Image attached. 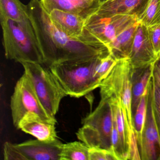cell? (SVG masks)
<instances>
[{
  "label": "cell",
  "instance_id": "cell-1",
  "mask_svg": "<svg viewBox=\"0 0 160 160\" xmlns=\"http://www.w3.org/2000/svg\"><path fill=\"white\" fill-rule=\"evenodd\" d=\"M27 6L45 64L48 67L64 62L110 54L108 48L87 28L79 37H71L60 29L40 0H30Z\"/></svg>",
  "mask_w": 160,
  "mask_h": 160
},
{
  "label": "cell",
  "instance_id": "cell-2",
  "mask_svg": "<svg viewBox=\"0 0 160 160\" xmlns=\"http://www.w3.org/2000/svg\"><path fill=\"white\" fill-rule=\"evenodd\" d=\"M2 43L7 59L45 64L44 59L30 20L0 19Z\"/></svg>",
  "mask_w": 160,
  "mask_h": 160
},
{
  "label": "cell",
  "instance_id": "cell-3",
  "mask_svg": "<svg viewBox=\"0 0 160 160\" xmlns=\"http://www.w3.org/2000/svg\"><path fill=\"white\" fill-rule=\"evenodd\" d=\"M102 57L69 61L48 67L58 79L67 95L80 98L100 88L102 83L94 78V72L97 62Z\"/></svg>",
  "mask_w": 160,
  "mask_h": 160
},
{
  "label": "cell",
  "instance_id": "cell-4",
  "mask_svg": "<svg viewBox=\"0 0 160 160\" xmlns=\"http://www.w3.org/2000/svg\"><path fill=\"white\" fill-rule=\"evenodd\" d=\"M132 72L128 58L117 60L100 87L101 98L121 100L128 142L130 136L135 132L132 110Z\"/></svg>",
  "mask_w": 160,
  "mask_h": 160
},
{
  "label": "cell",
  "instance_id": "cell-5",
  "mask_svg": "<svg viewBox=\"0 0 160 160\" xmlns=\"http://www.w3.org/2000/svg\"><path fill=\"white\" fill-rule=\"evenodd\" d=\"M24 73L30 80L35 92L47 112L55 118L62 100L67 94L49 67L31 62L21 63Z\"/></svg>",
  "mask_w": 160,
  "mask_h": 160
},
{
  "label": "cell",
  "instance_id": "cell-6",
  "mask_svg": "<svg viewBox=\"0 0 160 160\" xmlns=\"http://www.w3.org/2000/svg\"><path fill=\"white\" fill-rule=\"evenodd\" d=\"M78 138L89 148L99 147L111 150L113 112L108 100L101 98L99 105L82 121Z\"/></svg>",
  "mask_w": 160,
  "mask_h": 160
},
{
  "label": "cell",
  "instance_id": "cell-7",
  "mask_svg": "<svg viewBox=\"0 0 160 160\" xmlns=\"http://www.w3.org/2000/svg\"><path fill=\"white\" fill-rule=\"evenodd\" d=\"M11 108L13 122L17 129L22 118L29 112L36 113L47 119L56 120L44 108L30 80L25 73L16 84L11 97Z\"/></svg>",
  "mask_w": 160,
  "mask_h": 160
},
{
  "label": "cell",
  "instance_id": "cell-8",
  "mask_svg": "<svg viewBox=\"0 0 160 160\" xmlns=\"http://www.w3.org/2000/svg\"><path fill=\"white\" fill-rule=\"evenodd\" d=\"M138 21L132 16H101L93 13L86 19L85 28L107 47L124 29Z\"/></svg>",
  "mask_w": 160,
  "mask_h": 160
},
{
  "label": "cell",
  "instance_id": "cell-9",
  "mask_svg": "<svg viewBox=\"0 0 160 160\" xmlns=\"http://www.w3.org/2000/svg\"><path fill=\"white\" fill-rule=\"evenodd\" d=\"M128 58L133 70L147 68L158 59L150 40L148 28L140 23L137 28Z\"/></svg>",
  "mask_w": 160,
  "mask_h": 160
},
{
  "label": "cell",
  "instance_id": "cell-10",
  "mask_svg": "<svg viewBox=\"0 0 160 160\" xmlns=\"http://www.w3.org/2000/svg\"><path fill=\"white\" fill-rule=\"evenodd\" d=\"M139 150L141 160H158L160 152V138L149 89L147 118Z\"/></svg>",
  "mask_w": 160,
  "mask_h": 160
},
{
  "label": "cell",
  "instance_id": "cell-11",
  "mask_svg": "<svg viewBox=\"0 0 160 160\" xmlns=\"http://www.w3.org/2000/svg\"><path fill=\"white\" fill-rule=\"evenodd\" d=\"M57 120L47 119L33 112H29L22 118L18 129L46 142L58 138L56 132Z\"/></svg>",
  "mask_w": 160,
  "mask_h": 160
},
{
  "label": "cell",
  "instance_id": "cell-12",
  "mask_svg": "<svg viewBox=\"0 0 160 160\" xmlns=\"http://www.w3.org/2000/svg\"><path fill=\"white\" fill-rule=\"evenodd\" d=\"M62 145L58 138L52 142L37 139L16 144L27 160H60Z\"/></svg>",
  "mask_w": 160,
  "mask_h": 160
},
{
  "label": "cell",
  "instance_id": "cell-13",
  "mask_svg": "<svg viewBox=\"0 0 160 160\" xmlns=\"http://www.w3.org/2000/svg\"><path fill=\"white\" fill-rule=\"evenodd\" d=\"M148 2V0H106L100 3L94 13L101 16L124 15L138 19Z\"/></svg>",
  "mask_w": 160,
  "mask_h": 160
},
{
  "label": "cell",
  "instance_id": "cell-14",
  "mask_svg": "<svg viewBox=\"0 0 160 160\" xmlns=\"http://www.w3.org/2000/svg\"><path fill=\"white\" fill-rule=\"evenodd\" d=\"M49 14L55 25L69 36L79 37L85 33L86 18L81 16L57 9Z\"/></svg>",
  "mask_w": 160,
  "mask_h": 160
},
{
  "label": "cell",
  "instance_id": "cell-15",
  "mask_svg": "<svg viewBox=\"0 0 160 160\" xmlns=\"http://www.w3.org/2000/svg\"><path fill=\"white\" fill-rule=\"evenodd\" d=\"M40 2L48 13L57 9L79 15L86 19L97 11L101 3L100 0L86 3H77L70 0H40Z\"/></svg>",
  "mask_w": 160,
  "mask_h": 160
},
{
  "label": "cell",
  "instance_id": "cell-16",
  "mask_svg": "<svg viewBox=\"0 0 160 160\" xmlns=\"http://www.w3.org/2000/svg\"><path fill=\"white\" fill-rule=\"evenodd\" d=\"M139 23L137 21L126 28L108 45V48L110 54L116 60L129 58Z\"/></svg>",
  "mask_w": 160,
  "mask_h": 160
},
{
  "label": "cell",
  "instance_id": "cell-17",
  "mask_svg": "<svg viewBox=\"0 0 160 160\" xmlns=\"http://www.w3.org/2000/svg\"><path fill=\"white\" fill-rule=\"evenodd\" d=\"M154 64L144 69L132 70V110L133 116L135 112L140 99L143 95L148 93L150 81L153 75Z\"/></svg>",
  "mask_w": 160,
  "mask_h": 160
},
{
  "label": "cell",
  "instance_id": "cell-18",
  "mask_svg": "<svg viewBox=\"0 0 160 160\" xmlns=\"http://www.w3.org/2000/svg\"><path fill=\"white\" fill-rule=\"evenodd\" d=\"M29 21L28 6L20 0H0V19Z\"/></svg>",
  "mask_w": 160,
  "mask_h": 160
},
{
  "label": "cell",
  "instance_id": "cell-19",
  "mask_svg": "<svg viewBox=\"0 0 160 160\" xmlns=\"http://www.w3.org/2000/svg\"><path fill=\"white\" fill-rule=\"evenodd\" d=\"M89 148L85 143L80 141L63 144L60 160H89Z\"/></svg>",
  "mask_w": 160,
  "mask_h": 160
},
{
  "label": "cell",
  "instance_id": "cell-20",
  "mask_svg": "<svg viewBox=\"0 0 160 160\" xmlns=\"http://www.w3.org/2000/svg\"><path fill=\"white\" fill-rule=\"evenodd\" d=\"M148 93L140 99L133 115V125L138 148L141 143L142 134L146 123L148 109Z\"/></svg>",
  "mask_w": 160,
  "mask_h": 160
},
{
  "label": "cell",
  "instance_id": "cell-21",
  "mask_svg": "<svg viewBox=\"0 0 160 160\" xmlns=\"http://www.w3.org/2000/svg\"><path fill=\"white\" fill-rule=\"evenodd\" d=\"M138 19L140 24L148 28L160 23V0H148Z\"/></svg>",
  "mask_w": 160,
  "mask_h": 160
},
{
  "label": "cell",
  "instance_id": "cell-22",
  "mask_svg": "<svg viewBox=\"0 0 160 160\" xmlns=\"http://www.w3.org/2000/svg\"><path fill=\"white\" fill-rule=\"evenodd\" d=\"M117 61V60L110 54L101 58L94 69V78L102 83L108 75Z\"/></svg>",
  "mask_w": 160,
  "mask_h": 160
},
{
  "label": "cell",
  "instance_id": "cell-23",
  "mask_svg": "<svg viewBox=\"0 0 160 160\" xmlns=\"http://www.w3.org/2000/svg\"><path fill=\"white\" fill-rule=\"evenodd\" d=\"M149 91L151 96L154 118L160 138V86L152 75L149 85Z\"/></svg>",
  "mask_w": 160,
  "mask_h": 160
},
{
  "label": "cell",
  "instance_id": "cell-24",
  "mask_svg": "<svg viewBox=\"0 0 160 160\" xmlns=\"http://www.w3.org/2000/svg\"><path fill=\"white\" fill-rule=\"evenodd\" d=\"M89 160H119L110 150L99 147L89 148Z\"/></svg>",
  "mask_w": 160,
  "mask_h": 160
},
{
  "label": "cell",
  "instance_id": "cell-25",
  "mask_svg": "<svg viewBox=\"0 0 160 160\" xmlns=\"http://www.w3.org/2000/svg\"><path fill=\"white\" fill-rule=\"evenodd\" d=\"M3 155L5 160H27L26 157L18 148L16 144L9 142L4 143Z\"/></svg>",
  "mask_w": 160,
  "mask_h": 160
},
{
  "label": "cell",
  "instance_id": "cell-26",
  "mask_svg": "<svg viewBox=\"0 0 160 160\" xmlns=\"http://www.w3.org/2000/svg\"><path fill=\"white\" fill-rule=\"evenodd\" d=\"M148 30L150 40L158 58L160 57V23L148 28Z\"/></svg>",
  "mask_w": 160,
  "mask_h": 160
},
{
  "label": "cell",
  "instance_id": "cell-27",
  "mask_svg": "<svg viewBox=\"0 0 160 160\" xmlns=\"http://www.w3.org/2000/svg\"><path fill=\"white\" fill-rule=\"evenodd\" d=\"M153 76L155 81L160 86V57L153 65Z\"/></svg>",
  "mask_w": 160,
  "mask_h": 160
},
{
  "label": "cell",
  "instance_id": "cell-28",
  "mask_svg": "<svg viewBox=\"0 0 160 160\" xmlns=\"http://www.w3.org/2000/svg\"><path fill=\"white\" fill-rule=\"evenodd\" d=\"M100 2L102 3V2H103L105 1L106 0H100Z\"/></svg>",
  "mask_w": 160,
  "mask_h": 160
},
{
  "label": "cell",
  "instance_id": "cell-29",
  "mask_svg": "<svg viewBox=\"0 0 160 160\" xmlns=\"http://www.w3.org/2000/svg\"><path fill=\"white\" fill-rule=\"evenodd\" d=\"M158 160H160V152L159 155V157H158Z\"/></svg>",
  "mask_w": 160,
  "mask_h": 160
}]
</instances>
